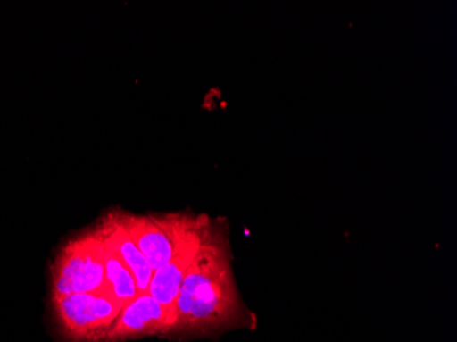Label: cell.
<instances>
[{
	"mask_svg": "<svg viewBox=\"0 0 457 342\" xmlns=\"http://www.w3.org/2000/svg\"><path fill=\"white\" fill-rule=\"evenodd\" d=\"M95 229L100 234V238L106 240L117 251L128 269L132 271L136 284H137L138 293L148 292L154 270L151 269L150 264L144 258V254L130 238L127 225L120 217V211L118 213L112 211L107 213L106 217H103L102 221L95 226Z\"/></svg>",
	"mask_w": 457,
	"mask_h": 342,
	"instance_id": "cell-7",
	"label": "cell"
},
{
	"mask_svg": "<svg viewBox=\"0 0 457 342\" xmlns=\"http://www.w3.org/2000/svg\"><path fill=\"white\" fill-rule=\"evenodd\" d=\"M207 223H205V226H207ZM205 226L199 234H196L195 238H192L191 240L187 241L181 246V249L174 254V258L168 264L155 270L153 278H151L148 293L155 298L156 302L164 310L168 311L169 316L173 321V328L174 323H176V305L179 289H181L185 275L188 272L189 267L194 262L195 254H196L200 243H202L203 231H204Z\"/></svg>",
	"mask_w": 457,
	"mask_h": 342,
	"instance_id": "cell-6",
	"label": "cell"
},
{
	"mask_svg": "<svg viewBox=\"0 0 457 342\" xmlns=\"http://www.w3.org/2000/svg\"><path fill=\"white\" fill-rule=\"evenodd\" d=\"M89 292H112L102 240L95 228L71 238L59 249L51 267V297Z\"/></svg>",
	"mask_w": 457,
	"mask_h": 342,
	"instance_id": "cell-2",
	"label": "cell"
},
{
	"mask_svg": "<svg viewBox=\"0 0 457 342\" xmlns=\"http://www.w3.org/2000/svg\"><path fill=\"white\" fill-rule=\"evenodd\" d=\"M120 217L154 271L168 264L181 246L209 222L204 215L195 217L187 213L135 215L120 213Z\"/></svg>",
	"mask_w": 457,
	"mask_h": 342,
	"instance_id": "cell-3",
	"label": "cell"
},
{
	"mask_svg": "<svg viewBox=\"0 0 457 342\" xmlns=\"http://www.w3.org/2000/svg\"><path fill=\"white\" fill-rule=\"evenodd\" d=\"M244 308L236 287L228 244L209 221L202 243L185 275L171 334L207 336L243 322Z\"/></svg>",
	"mask_w": 457,
	"mask_h": 342,
	"instance_id": "cell-1",
	"label": "cell"
},
{
	"mask_svg": "<svg viewBox=\"0 0 457 342\" xmlns=\"http://www.w3.org/2000/svg\"><path fill=\"white\" fill-rule=\"evenodd\" d=\"M51 304L59 331L71 342H102L122 310L112 292L53 296Z\"/></svg>",
	"mask_w": 457,
	"mask_h": 342,
	"instance_id": "cell-4",
	"label": "cell"
},
{
	"mask_svg": "<svg viewBox=\"0 0 457 342\" xmlns=\"http://www.w3.org/2000/svg\"><path fill=\"white\" fill-rule=\"evenodd\" d=\"M173 331V321L150 293H138L132 302L120 310L102 342H117L122 339L147 336H166Z\"/></svg>",
	"mask_w": 457,
	"mask_h": 342,
	"instance_id": "cell-5",
	"label": "cell"
},
{
	"mask_svg": "<svg viewBox=\"0 0 457 342\" xmlns=\"http://www.w3.org/2000/svg\"><path fill=\"white\" fill-rule=\"evenodd\" d=\"M100 240L103 244V261H104L107 282H109L112 295L123 308L138 295L137 284H136L132 271L128 269L117 251L106 240H103L102 238Z\"/></svg>",
	"mask_w": 457,
	"mask_h": 342,
	"instance_id": "cell-8",
	"label": "cell"
}]
</instances>
